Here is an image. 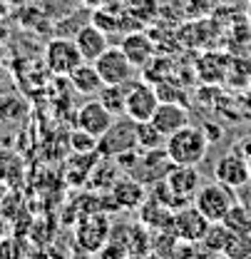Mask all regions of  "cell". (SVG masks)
I'll list each match as a JSON object with an SVG mask.
<instances>
[{
	"label": "cell",
	"instance_id": "6da1fadb",
	"mask_svg": "<svg viewBox=\"0 0 251 259\" xmlns=\"http://www.w3.org/2000/svg\"><path fill=\"white\" fill-rule=\"evenodd\" d=\"M209 137L202 127L187 125L179 132L169 135L164 142V150L169 155V160L174 164H184V167H199V162L207 160L209 152Z\"/></svg>",
	"mask_w": 251,
	"mask_h": 259
},
{
	"label": "cell",
	"instance_id": "7a4b0ae2",
	"mask_svg": "<svg viewBox=\"0 0 251 259\" xmlns=\"http://www.w3.org/2000/svg\"><path fill=\"white\" fill-rule=\"evenodd\" d=\"M239 202V194L234 187L224 185L219 180L207 182L199 187V192L194 194V207L209 220V222H221L226 217V212Z\"/></svg>",
	"mask_w": 251,
	"mask_h": 259
},
{
	"label": "cell",
	"instance_id": "3957f363",
	"mask_svg": "<svg viewBox=\"0 0 251 259\" xmlns=\"http://www.w3.org/2000/svg\"><path fill=\"white\" fill-rule=\"evenodd\" d=\"M129 150H139V142H137V122L132 117H115V122L110 125V130L99 137V145H97V152L99 157L105 160H115L120 155H125Z\"/></svg>",
	"mask_w": 251,
	"mask_h": 259
},
{
	"label": "cell",
	"instance_id": "277c9868",
	"mask_svg": "<svg viewBox=\"0 0 251 259\" xmlns=\"http://www.w3.org/2000/svg\"><path fill=\"white\" fill-rule=\"evenodd\" d=\"M162 102L157 95V88H152L147 80H129L127 82V100H125V115L134 122H147L152 120L157 105Z\"/></svg>",
	"mask_w": 251,
	"mask_h": 259
},
{
	"label": "cell",
	"instance_id": "5b68a950",
	"mask_svg": "<svg viewBox=\"0 0 251 259\" xmlns=\"http://www.w3.org/2000/svg\"><path fill=\"white\" fill-rule=\"evenodd\" d=\"M82 63L85 60H82V55H80V50H77L72 37L58 35V37H53L45 45V65L58 77H70V72Z\"/></svg>",
	"mask_w": 251,
	"mask_h": 259
},
{
	"label": "cell",
	"instance_id": "8992f818",
	"mask_svg": "<svg viewBox=\"0 0 251 259\" xmlns=\"http://www.w3.org/2000/svg\"><path fill=\"white\" fill-rule=\"evenodd\" d=\"M94 67H97L99 77L105 80V85H125L137 77V67L129 63V58L122 53L120 45H110L94 60Z\"/></svg>",
	"mask_w": 251,
	"mask_h": 259
},
{
	"label": "cell",
	"instance_id": "52a82bcc",
	"mask_svg": "<svg viewBox=\"0 0 251 259\" xmlns=\"http://www.w3.org/2000/svg\"><path fill=\"white\" fill-rule=\"evenodd\" d=\"M172 167H174V162L169 160V155H167L164 147H159V150H142L137 167L129 175H134L139 182H144L147 187H152V185L162 182L169 175Z\"/></svg>",
	"mask_w": 251,
	"mask_h": 259
},
{
	"label": "cell",
	"instance_id": "ba28073f",
	"mask_svg": "<svg viewBox=\"0 0 251 259\" xmlns=\"http://www.w3.org/2000/svg\"><path fill=\"white\" fill-rule=\"evenodd\" d=\"M110 232H112L110 217H105V214H99V212L87 214V217H82L80 225H77V244H80L87 254L99 252V249L110 242Z\"/></svg>",
	"mask_w": 251,
	"mask_h": 259
},
{
	"label": "cell",
	"instance_id": "9c48e42d",
	"mask_svg": "<svg viewBox=\"0 0 251 259\" xmlns=\"http://www.w3.org/2000/svg\"><path fill=\"white\" fill-rule=\"evenodd\" d=\"M214 180H219L224 185L239 190L244 185L251 182V172H249V162L241 152L236 150H229L226 155H221L217 164H214Z\"/></svg>",
	"mask_w": 251,
	"mask_h": 259
},
{
	"label": "cell",
	"instance_id": "30bf717a",
	"mask_svg": "<svg viewBox=\"0 0 251 259\" xmlns=\"http://www.w3.org/2000/svg\"><path fill=\"white\" fill-rule=\"evenodd\" d=\"M209 225H212V222H209L194 204H187V207H182V209L174 212L172 232L177 234V239H179L182 244H187V242H202V237L207 234Z\"/></svg>",
	"mask_w": 251,
	"mask_h": 259
},
{
	"label": "cell",
	"instance_id": "8fae6325",
	"mask_svg": "<svg viewBox=\"0 0 251 259\" xmlns=\"http://www.w3.org/2000/svg\"><path fill=\"white\" fill-rule=\"evenodd\" d=\"M120 48H122V53L129 58V63L134 65L137 70L147 67V65L157 58V45H155L152 35L144 30V28L125 35V37L120 40Z\"/></svg>",
	"mask_w": 251,
	"mask_h": 259
},
{
	"label": "cell",
	"instance_id": "7c38bea8",
	"mask_svg": "<svg viewBox=\"0 0 251 259\" xmlns=\"http://www.w3.org/2000/svg\"><path fill=\"white\" fill-rule=\"evenodd\" d=\"M115 122V115L94 97V100H87L80 110H77V115H75V125L80 130H85V132H90L94 135L97 140L110 130V125Z\"/></svg>",
	"mask_w": 251,
	"mask_h": 259
},
{
	"label": "cell",
	"instance_id": "4fadbf2b",
	"mask_svg": "<svg viewBox=\"0 0 251 259\" xmlns=\"http://www.w3.org/2000/svg\"><path fill=\"white\" fill-rule=\"evenodd\" d=\"M110 194L115 197V202H117L120 209H139L142 202L149 197V187L144 182H139L134 175H122L112 185Z\"/></svg>",
	"mask_w": 251,
	"mask_h": 259
},
{
	"label": "cell",
	"instance_id": "5bb4252c",
	"mask_svg": "<svg viewBox=\"0 0 251 259\" xmlns=\"http://www.w3.org/2000/svg\"><path fill=\"white\" fill-rule=\"evenodd\" d=\"M149 122H152L164 137H169V135H174V132H179L182 127L189 125V110L182 102H167V100H162Z\"/></svg>",
	"mask_w": 251,
	"mask_h": 259
},
{
	"label": "cell",
	"instance_id": "9a60e30c",
	"mask_svg": "<svg viewBox=\"0 0 251 259\" xmlns=\"http://www.w3.org/2000/svg\"><path fill=\"white\" fill-rule=\"evenodd\" d=\"M164 185L177 197H182L184 202H189V199H194V194L199 192V187H202V175H199L196 167L174 164L169 169V175L164 177Z\"/></svg>",
	"mask_w": 251,
	"mask_h": 259
},
{
	"label": "cell",
	"instance_id": "2e32d148",
	"mask_svg": "<svg viewBox=\"0 0 251 259\" xmlns=\"http://www.w3.org/2000/svg\"><path fill=\"white\" fill-rule=\"evenodd\" d=\"M72 40H75V45H77V50H80L85 63H94L110 48V37L99 30L97 25H92V23H85Z\"/></svg>",
	"mask_w": 251,
	"mask_h": 259
},
{
	"label": "cell",
	"instance_id": "e0dca14e",
	"mask_svg": "<svg viewBox=\"0 0 251 259\" xmlns=\"http://www.w3.org/2000/svg\"><path fill=\"white\" fill-rule=\"evenodd\" d=\"M139 222L147 227V229H155V232H167L174 225V209L169 204H164L157 197H147L139 207Z\"/></svg>",
	"mask_w": 251,
	"mask_h": 259
},
{
	"label": "cell",
	"instance_id": "ac0fdd59",
	"mask_svg": "<svg viewBox=\"0 0 251 259\" xmlns=\"http://www.w3.org/2000/svg\"><path fill=\"white\" fill-rule=\"evenodd\" d=\"M70 85L85 97H97L99 90L105 88V80L99 77L94 63H82L77 65L72 72H70Z\"/></svg>",
	"mask_w": 251,
	"mask_h": 259
},
{
	"label": "cell",
	"instance_id": "d6986e66",
	"mask_svg": "<svg viewBox=\"0 0 251 259\" xmlns=\"http://www.w3.org/2000/svg\"><path fill=\"white\" fill-rule=\"evenodd\" d=\"M127 13L142 25H155L159 20V13H162V0H125Z\"/></svg>",
	"mask_w": 251,
	"mask_h": 259
},
{
	"label": "cell",
	"instance_id": "ffe728a7",
	"mask_svg": "<svg viewBox=\"0 0 251 259\" xmlns=\"http://www.w3.org/2000/svg\"><path fill=\"white\" fill-rule=\"evenodd\" d=\"M221 222L231 234H251V209L244 202H236Z\"/></svg>",
	"mask_w": 251,
	"mask_h": 259
},
{
	"label": "cell",
	"instance_id": "44dd1931",
	"mask_svg": "<svg viewBox=\"0 0 251 259\" xmlns=\"http://www.w3.org/2000/svg\"><path fill=\"white\" fill-rule=\"evenodd\" d=\"M97 100L115 115V117H122L125 115V100H127V82L125 85H105L99 90Z\"/></svg>",
	"mask_w": 251,
	"mask_h": 259
},
{
	"label": "cell",
	"instance_id": "7402d4cb",
	"mask_svg": "<svg viewBox=\"0 0 251 259\" xmlns=\"http://www.w3.org/2000/svg\"><path fill=\"white\" fill-rule=\"evenodd\" d=\"M229 239H231V232L224 227V222H212L207 234L202 237V247L207 252H212V254H224Z\"/></svg>",
	"mask_w": 251,
	"mask_h": 259
},
{
	"label": "cell",
	"instance_id": "603a6c76",
	"mask_svg": "<svg viewBox=\"0 0 251 259\" xmlns=\"http://www.w3.org/2000/svg\"><path fill=\"white\" fill-rule=\"evenodd\" d=\"M28 112V102L18 95H0V122H18Z\"/></svg>",
	"mask_w": 251,
	"mask_h": 259
},
{
	"label": "cell",
	"instance_id": "cb8c5ba5",
	"mask_svg": "<svg viewBox=\"0 0 251 259\" xmlns=\"http://www.w3.org/2000/svg\"><path fill=\"white\" fill-rule=\"evenodd\" d=\"M137 142H139V150H159L164 147L167 137L147 120V122H137Z\"/></svg>",
	"mask_w": 251,
	"mask_h": 259
},
{
	"label": "cell",
	"instance_id": "d4e9b609",
	"mask_svg": "<svg viewBox=\"0 0 251 259\" xmlns=\"http://www.w3.org/2000/svg\"><path fill=\"white\" fill-rule=\"evenodd\" d=\"M219 8V0H184V20H204L209 15H214Z\"/></svg>",
	"mask_w": 251,
	"mask_h": 259
},
{
	"label": "cell",
	"instance_id": "484cf974",
	"mask_svg": "<svg viewBox=\"0 0 251 259\" xmlns=\"http://www.w3.org/2000/svg\"><path fill=\"white\" fill-rule=\"evenodd\" d=\"M97 145H99V140L80 127L70 135V147L75 155H92V152H97Z\"/></svg>",
	"mask_w": 251,
	"mask_h": 259
},
{
	"label": "cell",
	"instance_id": "4316f807",
	"mask_svg": "<svg viewBox=\"0 0 251 259\" xmlns=\"http://www.w3.org/2000/svg\"><path fill=\"white\" fill-rule=\"evenodd\" d=\"M224 257L229 259H251V234H231Z\"/></svg>",
	"mask_w": 251,
	"mask_h": 259
},
{
	"label": "cell",
	"instance_id": "83f0119b",
	"mask_svg": "<svg viewBox=\"0 0 251 259\" xmlns=\"http://www.w3.org/2000/svg\"><path fill=\"white\" fill-rule=\"evenodd\" d=\"M99 259H129V252L122 242H115L110 239L102 249H99Z\"/></svg>",
	"mask_w": 251,
	"mask_h": 259
},
{
	"label": "cell",
	"instance_id": "f1b7e54d",
	"mask_svg": "<svg viewBox=\"0 0 251 259\" xmlns=\"http://www.w3.org/2000/svg\"><path fill=\"white\" fill-rule=\"evenodd\" d=\"M202 130L207 132L209 142H219V140H221V127H219V125H214V122H207V125H204Z\"/></svg>",
	"mask_w": 251,
	"mask_h": 259
},
{
	"label": "cell",
	"instance_id": "f546056e",
	"mask_svg": "<svg viewBox=\"0 0 251 259\" xmlns=\"http://www.w3.org/2000/svg\"><path fill=\"white\" fill-rule=\"evenodd\" d=\"M236 194H239V202H244V204L251 209V182L249 185H244V187H239Z\"/></svg>",
	"mask_w": 251,
	"mask_h": 259
},
{
	"label": "cell",
	"instance_id": "4dcf8cb0",
	"mask_svg": "<svg viewBox=\"0 0 251 259\" xmlns=\"http://www.w3.org/2000/svg\"><path fill=\"white\" fill-rule=\"evenodd\" d=\"M82 3H85V8H92V10H97V8L110 5V3H115V0H82Z\"/></svg>",
	"mask_w": 251,
	"mask_h": 259
},
{
	"label": "cell",
	"instance_id": "1f68e13d",
	"mask_svg": "<svg viewBox=\"0 0 251 259\" xmlns=\"http://www.w3.org/2000/svg\"><path fill=\"white\" fill-rule=\"evenodd\" d=\"M15 5H23V3H30V0H13Z\"/></svg>",
	"mask_w": 251,
	"mask_h": 259
},
{
	"label": "cell",
	"instance_id": "d6a6232c",
	"mask_svg": "<svg viewBox=\"0 0 251 259\" xmlns=\"http://www.w3.org/2000/svg\"><path fill=\"white\" fill-rule=\"evenodd\" d=\"M212 259H229V257H224V254H214Z\"/></svg>",
	"mask_w": 251,
	"mask_h": 259
},
{
	"label": "cell",
	"instance_id": "836d02e7",
	"mask_svg": "<svg viewBox=\"0 0 251 259\" xmlns=\"http://www.w3.org/2000/svg\"><path fill=\"white\" fill-rule=\"evenodd\" d=\"M246 15H249V18H246V20H249V25H251V3H249V13H246Z\"/></svg>",
	"mask_w": 251,
	"mask_h": 259
},
{
	"label": "cell",
	"instance_id": "e575fe53",
	"mask_svg": "<svg viewBox=\"0 0 251 259\" xmlns=\"http://www.w3.org/2000/svg\"><path fill=\"white\" fill-rule=\"evenodd\" d=\"M246 162H249V172H251V155H249V157H246Z\"/></svg>",
	"mask_w": 251,
	"mask_h": 259
},
{
	"label": "cell",
	"instance_id": "d590c367",
	"mask_svg": "<svg viewBox=\"0 0 251 259\" xmlns=\"http://www.w3.org/2000/svg\"><path fill=\"white\" fill-rule=\"evenodd\" d=\"M3 75H5V72H3V67H0V80H3Z\"/></svg>",
	"mask_w": 251,
	"mask_h": 259
}]
</instances>
